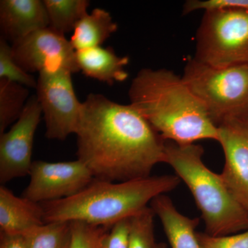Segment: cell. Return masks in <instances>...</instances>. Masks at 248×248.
<instances>
[{"instance_id": "6da1fadb", "label": "cell", "mask_w": 248, "mask_h": 248, "mask_svg": "<svg viewBox=\"0 0 248 248\" xmlns=\"http://www.w3.org/2000/svg\"><path fill=\"white\" fill-rule=\"evenodd\" d=\"M78 159L94 179L122 182L151 176L166 162V141L131 105L91 93L82 102Z\"/></svg>"}, {"instance_id": "7a4b0ae2", "label": "cell", "mask_w": 248, "mask_h": 248, "mask_svg": "<svg viewBox=\"0 0 248 248\" xmlns=\"http://www.w3.org/2000/svg\"><path fill=\"white\" fill-rule=\"evenodd\" d=\"M130 104L165 141L187 145L218 141V127L182 77L169 70L143 68L128 91Z\"/></svg>"}, {"instance_id": "3957f363", "label": "cell", "mask_w": 248, "mask_h": 248, "mask_svg": "<svg viewBox=\"0 0 248 248\" xmlns=\"http://www.w3.org/2000/svg\"><path fill=\"white\" fill-rule=\"evenodd\" d=\"M180 182L177 175H151L122 182L94 179L73 197L41 205L45 223L82 221L111 228L148 207L155 197L174 190Z\"/></svg>"}, {"instance_id": "277c9868", "label": "cell", "mask_w": 248, "mask_h": 248, "mask_svg": "<svg viewBox=\"0 0 248 248\" xmlns=\"http://www.w3.org/2000/svg\"><path fill=\"white\" fill-rule=\"evenodd\" d=\"M165 153V163L172 168L193 196L206 234L226 236L248 230V212L232 195L220 174L204 164L203 147L167 141Z\"/></svg>"}, {"instance_id": "5b68a950", "label": "cell", "mask_w": 248, "mask_h": 248, "mask_svg": "<svg viewBox=\"0 0 248 248\" xmlns=\"http://www.w3.org/2000/svg\"><path fill=\"white\" fill-rule=\"evenodd\" d=\"M182 78L217 127L248 119V65L217 68L192 58Z\"/></svg>"}, {"instance_id": "8992f818", "label": "cell", "mask_w": 248, "mask_h": 248, "mask_svg": "<svg viewBox=\"0 0 248 248\" xmlns=\"http://www.w3.org/2000/svg\"><path fill=\"white\" fill-rule=\"evenodd\" d=\"M194 59L217 68L248 65V11L207 10L196 35Z\"/></svg>"}, {"instance_id": "52a82bcc", "label": "cell", "mask_w": 248, "mask_h": 248, "mask_svg": "<svg viewBox=\"0 0 248 248\" xmlns=\"http://www.w3.org/2000/svg\"><path fill=\"white\" fill-rule=\"evenodd\" d=\"M73 73L64 66L39 73L36 96L45 118L46 136L50 140L63 141L78 130L82 102L75 92Z\"/></svg>"}, {"instance_id": "ba28073f", "label": "cell", "mask_w": 248, "mask_h": 248, "mask_svg": "<svg viewBox=\"0 0 248 248\" xmlns=\"http://www.w3.org/2000/svg\"><path fill=\"white\" fill-rule=\"evenodd\" d=\"M29 176L30 182L22 197L40 204L73 197L94 179L92 172L79 159L32 161Z\"/></svg>"}, {"instance_id": "9c48e42d", "label": "cell", "mask_w": 248, "mask_h": 248, "mask_svg": "<svg viewBox=\"0 0 248 248\" xmlns=\"http://www.w3.org/2000/svg\"><path fill=\"white\" fill-rule=\"evenodd\" d=\"M42 110L37 96L29 97L19 118L0 134V183L29 175L34 138Z\"/></svg>"}, {"instance_id": "30bf717a", "label": "cell", "mask_w": 248, "mask_h": 248, "mask_svg": "<svg viewBox=\"0 0 248 248\" xmlns=\"http://www.w3.org/2000/svg\"><path fill=\"white\" fill-rule=\"evenodd\" d=\"M12 48L15 60L27 73L55 66L66 67L73 73L79 71L70 41L49 27L18 41Z\"/></svg>"}, {"instance_id": "8fae6325", "label": "cell", "mask_w": 248, "mask_h": 248, "mask_svg": "<svg viewBox=\"0 0 248 248\" xmlns=\"http://www.w3.org/2000/svg\"><path fill=\"white\" fill-rule=\"evenodd\" d=\"M225 155L220 174L236 201L248 212V119L227 121L218 127Z\"/></svg>"}, {"instance_id": "7c38bea8", "label": "cell", "mask_w": 248, "mask_h": 248, "mask_svg": "<svg viewBox=\"0 0 248 248\" xmlns=\"http://www.w3.org/2000/svg\"><path fill=\"white\" fill-rule=\"evenodd\" d=\"M48 27V14L43 1H0L1 37L12 45L32 32Z\"/></svg>"}, {"instance_id": "4fadbf2b", "label": "cell", "mask_w": 248, "mask_h": 248, "mask_svg": "<svg viewBox=\"0 0 248 248\" xmlns=\"http://www.w3.org/2000/svg\"><path fill=\"white\" fill-rule=\"evenodd\" d=\"M45 223L40 203L17 197L4 185L0 186V233L24 235Z\"/></svg>"}, {"instance_id": "5bb4252c", "label": "cell", "mask_w": 248, "mask_h": 248, "mask_svg": "<svg viewBox=\"0 0 248 248\" xmlns=\"http://www.w3.org/2000/svg\"><path fill=\"white\" fill-rule=\"evenodd\" d=\"M150 205L159 217L171 248H201L196 232L200 218H190L179 213L166 195L155 197Z\"/></svg>"}, {"instance_id": "9a60e30c", "label": "cell", "mask_w": 248, "mask_h": 248, "mask_svg": "<svg viewBox=\"0 0 248 248\" xmlns=\"http://www.w3.org/2000/svg\"><path fill=\"white\" fill-rule=\"evenodd\" d=\"M76 61L79 71L85 76L110 86L128 78L125 66L129 58L118 56L111 48L97 46L77 50Z\"/></svg>"}, {"instance_id": "2e32d148", "label": "cell", "mask_w": 248, "mask_h": 248, "mask_svg": "<svg viewBox=\"0 0 248 248\" xmlns=\"http://www.w3.org/2000/svg\"><path fill=\"white\" fill-rule=\"evenodd\" d=\"M117 29L110 13L96 8L80 19L69 41L76 51L101 46Z\"/></svg>"}, {"instance_id": "e0dca14e", "label": "cell", "mask_w": 248, "mask_h": 248, "mask_svg": "<svg viewBox=\"0 0 248 248\" xmlns=\"http://www.w3.org/2000/svg\"><path fill=\"white\" fill-rule=\"evenodd\" d=\"M48 14L49 28L65 35L74 31L77 24L88 13L87 0H44Z\"/></svg>"}, {"instance_id": "ac0fdd59", "label": "cell", "mask_w": 248, "mask_h": 248, "mask_svg": "<svg viewBox=\"0 0 248 248\" xmlns=\"http://www.w3.org/2000/svg\"><path fill=\"white\" fill-rule=\"evenodd\" d=\"M29 91L22 85L0 79V134L19 118L29 100Z\"/></svg>"}, {"instance_id": "d6986e66", "label": "cell", "mask_w": 248, "mask_h": 248, "mask_svg": "<svg viewBox=\"0 0 248 248\" xmlns=\"http://www.w3.org/2000/svg\"><path fill=\"white\" fill-rule=\"evenodd\" d=\"M26 248H70L71 222H50L23 235Z\"/></svg>"}, {"instance_id": "ffe728a7", "label": "cell", "mask_w": 248, "mask_h": 248, "mask_svg": "<svg viewBox=\"0 0 248 248\" xmlns=\"http://www.w3.org/2000/svg\"><path fill=\"white\" fill-rule=\"evenodd\" d=\"M155 215L148 206L130 217L128 248H155Z\"/></svg>"}, {"instance_id": "44dd1931", "label": "cell", "mask_w": 248, "mask_h": 248, "mask_svg": "<svg viewBox=\"0 0 248 248\" xmlns=\"http://www.w3.org/2000/svg\"><path fill=\"white\" fill-rule=\"evenodd\" d=\"M14 81L26 86L34 88L37 86V80L33 76L24 71L15 60L12 46L4 38H0V79Z\"/></svg>"}, {"instance_id": "7402d4cb", "label": "cell", "mask_w": 248, "mask_h": 248, "mask_svg": "<svg viewBox=\"0 0 248 248\" xmlns=\"http://www.w3.org/2000/svg\"><path fill=\"white\" fill-rule=\"evenodd\" d=\"M70 248H102V241L110 228L82 221H71Z\"/></svg>"}, {"instance_id": "603a6c76", "label": "cell", "mask_w": 248, "mask_h": 248, "mask_svg": "<svg viewBox=\"0 0 248 248\" xmlns=\"http://www.w3.org/2000/svg\"><path fill=\"white\" fill-rule=\"evenodd\" d=\"M201 248H248V230L239 233L214 236L205 232H197Z\"/></svg>"}, {"instance_id": "cb8c5ba5", "label": "cell", "mask_w": 248, "mask_h": 248, "mask_svg": "<svg viewBox=\"0 0 248 248\" xmlns=\"http://www.w3.org/2000/svg\"><path fill=\"white\" fill-rule=\"evenodd\" d=\"M130 217L117 222L106 234L102 248H128Z\"/></svg>"}, {"instance_id": "d4e9b609", "label": "cell", "mask_w": 248, "mask_h": 248, "mask_svg": "<svg viewBox=\"0 0 248 248\" xmlns=\"http://www.w3.org/2000/svg\"><path fill=\"white\" fill-rule=\"evenodd\" d=\"M225 7H239L248 11V0H188L184 5L183 14Z\"/></svg>"}, {"instance_id": "484cf974", "label": "cell", "mask_w": 248, "mask_h": 248, "mask_svg": "<svg viewBox=\"0 0 248 248\" xmlns=\"http://www.w3.org/2000/svg\"><path fill=\"white\" fill-rule=\"evenodd\" d=\"M0 248H26L24 236L0 233Z\"/></svg>"}, {"instance_id": "4316f807", "label": "cell", "mask_w": 248, "mask_h": 248, "mask_svg": "<svg viewBox=\"0 0 248 248\" xmlns=\"http://www.w3.org/2000/svg\"><path fill=\"white\" fill-rule=\"evenodd\" d=\"M155 248H168V246L165 243H159V244L155 245Z\"/></svg>"}]
</instances>
